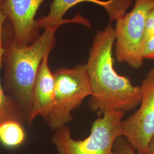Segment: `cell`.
<instances>
[{"instance_id": "6da1fadb", "label": "cell", "mask_w": 154, "mask_h": 154, "mask_svg": "<svg viewBox=\"0 0 154 154\" xmlns=\"http://www.w3.org/2000/svg\"><path fill=\"white\" fill-rule=\"evenodd\" d=\"M116 39L115 28L111 24L98 31L86 63L93 90L88 106L102 115L110 111H131L141 102L140 86L133 85L128 77L120 75L114 67Z\"/></svg>"}, {"instance_id": "7a4b0ae2", "label": "cell", "mask_w": 154, "mask_h": 154, "mask_svg": "<svg viewBox=\"0 0 154 154\" xmlns=\"http://www.w3.org/2000/svg\"><path fill=\"white\" fill-rule=\"evenodd\" d=\"M58 28L45 29L38 38L28 46L17 44L13 38L4 46L3 88L19 107L28 125H30L33 86L45 57L55 46Z\"/></svg>"}, {"instance_id": "3957f363", "label": "cell", "mask_w": 154, "mask_h": 154, "mask_svg": "<svg viewBox=\"0 0 154 154\" xmlns=\"http://www.w3.org/2000/svg\"><path fill=\"white\" fill-rule=\"evenodd\" d=\"M125 112L110 111L94 122L90 134L83 140L72 137L71 130L64 126L55 130L51 141L57 154H115L114 144L121 136Z\"/></svg>"}, {"instance_id": "277c9868", "label": "cell", "mask_w": 154, "mask_h": 154, "mask_svg": "<svg viewBox=\"0 0 154 154\" xmlns=\"http://www.w3.org/2000/svg\"><path fill=\"white\" fill-rule=\"evenodd\" d=\"M55 96L53 109L46 120L50 128L55 131L72 120V112L83 100L93 95L85 63L55 70Z\"/></svg>"}, {"instance_id": "5b68a950", "label": "cell", "mask_w": 154, "mask_h": 154, "mask_svg": "<svg viewBox=\"0 0 154 154\" xmlns=\"http://www.w3.org/2000/svg\"><path fill=\"white\" fill-rule=\"evenodd\" d=\"M134 8L116 20L115 54L120 62L135 69L143 66L146 22L154 7V0H133Z\"/></svg>"}, {"instance_id": "8992f818", "label": "cell", "mask_w": 154, "mask_h": 154, "mask_svg": "<svg viewBox=\"0 0 154 154\" xmlns=\"http://www.w3.org/2000/svg\"><path fill=\"white\" fill-rule=\"evenodd\" d=\"M140 86V106L121 123V136L126 138L138 154H146L154 135V67L148 72Z\"/></svg>"}, {"instance_id": "52a82bcc", "label": "cell", "mask_w": 154, "mask_h": 154, "mask_svg": "<svg viewBox=\"0 0 154 154\" xmlns=\"http://www.w3.org/2000/svg\"><path fill=\"white\" fill-rule=\"evenodd\" d=\"M45 0H5L2 11L14 30V41L20 46L32 44L40 35L35 17Z\"/></svg>"}, {"instance_id": "ba28073f", "label": "cell", "mask_w": 154, "mask_h": 154, "mask_svg": "<svg viewBox=\"0 0 154 154\" xmlns=\"http://www.w3.org/2000/svg\"><path fill=\"white\" fill-rule=\"evenodd\" d=\"M84 2L102 6L107 12L111 21H116L126 13L127 9L131 5L133 0H53L50 6L48 14L37 20L38 28H59L66 22H78L75 20L78 18L72 20H65L63 18L66 12L73 6Z\"/></svg>"}, {"instance_id": "9c48e42d", "label": "cell", "mask_w": 154, "mask_h": 154, "mask_svg": "<svg viewBox=\"0 0 154 154\" xmlns=\"http://www.w3.org/2000/svg\"><path fill=\"white\" fill-rule=\"evenodd\" d=\"M49 55H46L42 62L33 86L30 125L37 116L46 121L54 107L55 81L49 66Z\"/></svg>"}, {"instance_id": "30bf717a", "label": "cell", "mask_w": 154, "mask_h": 154, "mask_svg": "<svg viewBox=\"0 0 154 154\" xmlns=\"http://www.w3.org/2000/svg\"><path fill=\"white\" fill-rule=\"evenodd\" d=\"M4 48L0 53V126L6 122L16 121L23 124L25 121L17 105L6 94L2 83V69Z\"/></svg>"}, {"instance_id": "8fae6325", "label": "cell", "mask_w": 154, "mask_h": 154, "mask_svg": "<svg viewBox=\"0 0 154 154\" xmlns=\"http://www.w3.org/2000/svg\"><path fill=\"white\" fill-rule=\"evenodd\" d=\"M23 124L20 122H6L0 126V143L9 149H14L25 143L26 135Z\"/></svg>"}, {"instance_id": "7c38bea8", "label": "cell", "mask_w": 154, "mask_h": 154, "mask_svg": "<svg viewBox=\"0 0 154 154\" xmlns=\"http://www.w3.org/2000/svg\"><path fill=\"white\" fill-rule=\"evenodd\" d=\"M14 30L11 21L0 10V53L6 42L14 38Z\"/></svg>"}, {"instance_id": "4fadbf2b", "label": "cell", "mask_w": 154, "mask_h": 154, "mask_svg": "<svg viewBox=\"0 0 154 154\" xmlns=\"http://www.w3.org/2000/svg\"><path fill=\"white\" fill-rule=\"evenodd\" d=\"M115 154H137L134 147L126 139L123 137H119L116 139L114 144Z\"/></svg>"}, {"instance_id": "5bb4252c", "label": "cell", "mask_w": 154, "mask_h": 154, "mask_svg": "<svg viewBox=\"0 0 154 154\" xmlns=\"http://www.w3.org/2000/svg\"><path fill=\"white\" fill-rule=\"evenodd\" d=\"M143 60L154 61V34L144 40L143 46Z\"/></svg>"}, {"instance_id": "9a60e30c", "label": "cell", "mask_w": 154, "mask_h": 154, "mask_svg": "<svg viewBox=\"0 0 154 154\" xmlns=\"http://www.w3.org/2000/svg\"><path fill=\"white\" fill-rule=\"evenodd\" d=\"M154 34V7L149 12L146 22L144 39Z\"/></svg>"}, {"instance_id": "2e32d148", "label": "cell", "mask_w": 154, "mask_h": 154, "mask_svg": "<svg viewBox=\"0 0 154 154\" xmlns=\"http://www.w3.org/2000/svg\"><path fill=\"white\" fill-rule=\"evenodd\" d=\"M146 154H154V135L149 141Z\"/></svg>"}, {"instance_id": "e0dca14e", "label": "cell", "mask_w": 154, "mask_h": 154, "mask_svg": "<svg viewBox=\"0 0 154 154\" xmlns=\"http://www.w3.org/2000/svg\"><path fill=\"white\" fill-rule=\"evenodd\" d=\"M5 0H0V10L2 11Z\"/></svg>"}]
</instances>
